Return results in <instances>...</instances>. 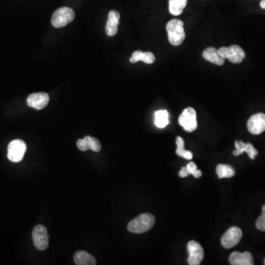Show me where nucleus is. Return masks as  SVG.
Instances as JSON below:
<instances>
[{"label": "nucleus", "instance_id": "obj_1", "mask_svg": "<svg viewBox=\"0 0 265 265\" xmlns=\"http://www.w3.org/2000/svg\"><path fill=\"white\" fill-rule=\"evenodd\" d=\"M170 43L173 46H179L184 42L186 33L183 28V21L180 19H172L166 25Z\"/></svg>", "mask_w": 265, "mask_h": 265}, {"label": "nucleus", "instance_id": "obj_2", "mask_svg": "<svg viewBox=\"0 0 265 265\" xmlns=\"http://www.w3.org/2000/svg\"><path fill=\"white\" fill-rule=\"evenodd\" d=\"M155 222L156 220L151 214H142L129 222L128 229L134 233H145L153 228Z\"/></svg>", "mask_w": 265, "mask_h": 265}, {"label": "nucleus", "instance_id": "obj_3", "mask_svg": "<svg viewBox=\"0 0 265 265\" xmlns=\"http://www.w3.org/2000/svg\"><path fill=\"white\" fill-rule=\"evenodd\" d=\"M75 17V11L72 8L68 7H60L54 12L51 23L55 28H63L72 22Z\"/></svg>", "mask_w": 265, "mask_h": 265}, {"label": "nucleus", "instance_id": "obj_4", "mask_svg": "<svg viewBox=\"0 0 265 265\" xmlns=\"http://www.w3.org/2000/svg\"><path fill=\"white\" fill-rule=\"evenodd\" d=\"M179 124L186 132H193L198 128L196 111L194 108H186L180 114L178 119Z\"/></svg>", "mask_w": 265, "mask_h": 265}, {"label": "nucleus", "instance_id": "obj_5", "mask_svg": "<svg viewBox=\"0 0 265 265\" xmlns=\"http://www.w3.org/2000/svg\"><path fill=\"white\" fill-rule=\"evenodd\" d=\"M218 52L222 58H226L233 64H240L245 58V52L240 46L238 45L222 46L218 49Z\"/></svg>", "mask_w": 265, "mask_h": 265}, {"label": "nucleus", "instance_id": "obj_6", "mask_svg": "<svg viewBox=\"0 0 265 265\" xmlns=\"http://www.w3.org/2000/svg\"><path fill=\"white\" fill-rule=\"evenodd\" d=\"M27 150L25 141L21 139H15L10 141L7 147V158L10 162L18 163L23 159Z\"/></svg>", "mask_w": 265, "mask_h": 265}, {"label": "nucleus", "instance_id": "obj_7", "mask_svg": "<svg viewBox=\"0 0 265 265\" xmlns=\"http://www.w3.org/2000/svg\"><path fill=\"white\" fill-rule=\"evenodd\" d=\"M49 238L47 229L44 225H38L33 228V243L35 247L39 251H45L48 248Z\"/></svg>", "mask_w": 265, "mask_h": 265}, {"label": "nucleus", "instance_id": "obj_8", "mask_svg": "<svg viewBox=\"0 0 265 265\" xmlns=\"http://www.w3.org/2000/svg\"><path fill=\"white\" fill-rule=\"evenodd\" d=\"M242 231L238 227H231L222 236L221 242L222 245L226 249L236 246L242 239Z\"/></svg>", "mask_w": 265, "mask_h": 265}, {"label": "nucleus", "instance_id": "obj_9", "mask_svg": "<svg viewBox=\"0 0 265 265\" xmlns=\"http://www.w3.org/2000/svg\"><path fill=\"white\" fill-rule=\"evenodd\" d=\"M189 257L188 263L190 265H199L204 257V251L201 245L195 240L190 241L187 245Z\"/></svg>", "mask_w": 265, "mask_h": 265}, {"label": "nucleus", "instance_id": "obj_10", "mask_svg": "<svg viewBox=\"0 0 265 265\" xmlns=\"http://www.w3.org/2000/svg\"><path fill=\"white\" fill-rule=\"evenodd\" d=\"M248 129L251 133L259 135L265 132V114H254L248 121Z\"/></svg>", "mask_w": 265, "mask_h": 265}, {"label": "nucleus", "instance_id": "obj_11", "mask_svg": "<svg viewBox=\"0 0 265 265\" xmlns=\"http://www.w3.org/2000/svg\"><path fill=\"white\" fill-rule=\"evenodd\" d=\"M49 102V97L46 93H33L28 96L27 102L28 106L36 110H42L48 105Z\"/></svg>", "mask_w": 265, "mask_h": 265}, {"label": "nucleus", "instance_id": "obj_12", "mask_svg": "<svg viewBox=\"0 0 265 265\" xmlns=\"http://www.w3.org/2000/svg\"><path fill=\"white\" fill-rule=\"evenodd\" d=\"M120 14L117 10H112L108 13L105 32L108 36H114L118 32V25L120 24Z\"/></svg>", "mask_w": 265, "mask_h": 265}, {"label": "nucleus", "instance_id": "obj_13", "mask_svg": "<svg viewBox=\"0 0 265 265\" xmlns=\"http://www.w3.org/2000/svg\"><path fill=\"white\" fill-rule=\"evenodd\" d=\"M232 265H253L254 264L252 254L249 252L240 253L236 251L232 253L229 257Z\"/></svg>", "mask_w": 265, "mask_h": 265}, {"label": "nucleus", "instance_id": "obj_14", "mask_svg": "<svg viewBox=\"0 0 265 265\" xmlns=\"http://www.w3.org/2000/svg\"><path fill=\"white\" fill-rule=\"evenodd\" d=\"M235 147H236V150L233 152V154L235 156H239L245 152L248 153L250 159L254 160L256 156H257L259 153L257 149L251 143H244L242 141H235Z\"/></svg>", "mask_w": 265, "mask_h": 265}, {"label": "nucleus", "instance_id": "obj_15", "mask_svg": "<svg viewBox=\"0 0 265 265\" xmlns=\"http://www.w3.org/2000/svg\"><path fill=\"white\" fill-rule=\"evenodd\" d=\"M203 56L206 61L216 65L222 66L225 63V58H222L218 49L214 47L206 48L203 51Z\"/></svg>", "mask_w": 265, "mask_h": 265}, {"label": "nucleus", "instance_id": "obj_16", "mask_svg": "<svg viewBox=\"0 0 265 265\" xmlns=\"http://www.w3.org/2000/svg\"><path fill=\"white\" fill-rule=\"evenodd\" d=\"M74 261L78 265H97L96 259L91 254L86 251H78L74 255Z\"/></svg>", "mask_w": 265, "mask_h": 265}, {"label": "nucleus", "instance_id": "obj_17", "mask_svg": "<svg viewBox=\"0 0 265 265\" xmlns=\"http://www.w3.org/2000/svg\"><path fill=\"white\" fill-rule=\"evenodd\" d=\"M156 61V57L153 55V53L150 52H143L141 50L135 51L132 53V58H130L131 62L134 63L138 62V61H143L147 64H151Z\"/></svg>", "mask_w": 265, "mask_h": 265}, {"label": "nucleus", "instance_id": "obj_18", "mask_svg": "<svg viewBox=\"0 0 265 265\" xmlns=\"http://www.w3.org/2000/svg\"><path fill=\"white\" fill-rule=\"evenodd\" d=\"M188 0H169V10L173 16H179L183 13Z\"/></svg>", "mask_w": 265, "mask_h": 265}, {"label": "nucleus", "instance_id": "obj_19", "mask_svg": "<svg viewBox=\"0 0 265 265\" xmlns=\"http://www.w3.org/2000/svg\"><path fill=\"white\" fill-rule=\"evenodd\" d=\"M170 123L169 114L166 110H160L155 113V124L159 129H164Z\"/></svg>", "mask_w": 265, "mask_h": 265}, {"label": "nucleus", "instance_id": "obj_20", "mask_svg": "<svg viewBox=\"0 0 265 265\" xmlns=\"http://www.w3.org/2000/svg\"><path fill=\"white\" fill-rule=\"evenodd\" d=\"M176 144H177V150H176V154L178 155L180 157L191 160L193 157V154L192 152L188 151L185 150L184 140L180 136H177L176 138Z\"/></svg>", "mask_w": 265, "mask_h": 265}, {"label": "nucleus", "instance_id": "obj_21", "mask_svg": "<svg viewBox=\"0 0 265 265\" xmlns=\"http://www.w3.org/2000/svg\"><path fill=\"white\" fill-rule=\"evenodd\" d=\"M217 174L219 178H230L235 175V170L231 166L219 165L217 167Z\"/></svg>", "mask_w": 265, "mask_h": 265}, {"label": "nucleus", "instance_id": "obj_22", "mask_svg": "<svg viewBox=\"0 0 265 265\" xmlns=\"http://www.w3.org/2000/svg\"><path fill=\"white\" fill-rule=\"evenodd\" d=\"M84 138L87 141L89 150H93L94 152L100 151L102 147H101L100 142H99L97 138L87 135V136L84 137Z\"/></svg>", "mask_w": 265, "mask_h": 265}, {"label": "nucleus", "instance_id": "obj_23", "mask_svg": "<svg viewBox=\"0 0 265 265\" xmlns=\"http://www.w3.org/2000/svg\"><path fill=\"white\" fill-rule=\"evenodd\" d=\"M186 169H187L189 175H192L196 178L201 177L202 172L198 170L196 165L194 162H190V163L186 165Z\"/></svg>", "mask_w": 265, "mask_h": 265}, {"label": "nucleus", "instance_id": "obj_24", "mask_svg": "<svg viewBox=\"0 0 265 265\" xmlns=\"http://www.w3.org/2000/svg\"><path fill=\"white\" fill-rule=\"evenodd\" d=\"M256 226L260 231H265V205L263 207V213L261 216L257 220Z\"/></svg>", "mask_w": 265, "mask_h": 265}, {"label": "nucleus", "instance_id": "obj_25", "mask_svg": "<svg viewBox=\"0 0 265 265\" xmlns=\"http://www.w3.org/2000/svg\"><path fill=\"white\" fill-rule=\"evenodd\" d=\"M77 146H78V149L81 150V151H87V150H89L87 141H86L84 138L78 140V141H77Z\"/></svg>", "mask_w": 265, "mask_h": 265}, {"label": "nucleus", "instance_id": "obj_26", "mask_svg": "<svg viewBox=\"0 0 265 265\" xmlns=\"http://www.w3.org/2000/svg\"><path fill=\"white\" fill-rule=\"evenodd\" d=\"M179 176L181 177H187L188 176H189V173H188L187 169H186V167H182L181 170H180V171L179 172Z\"/></svg>", "mask_w": 265, "mask_h": 265}, {"label": "nucleus", "instance_id": "obj_27", "mask_svg": "<svg viewBox=\"0 0 265 265\" xmlns=\"http://www.w3.org/2000/svg\"><path fill=\"white\" fill-rule=\"evenodd\" d=\"M260 6H261L262 8L265 9V0H262Z\"/></svg>", "mask_w": 265, "mask_h": 265}, {"label": "nucleus", "instance_id": "obj_28", "mask_svg": "<svg viewBox=\"0 0 265 265\" xmlns=\"http://www.w3.org/2000/svg\"></svg>", "mask_w": 265, "mask_h": 265}]
</instances>
